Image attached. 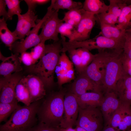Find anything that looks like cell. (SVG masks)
<instances>
[{"label": "cell", "instance_id": "cell-11", "mask_svg": "<svg viewBox=\"0 0 131 131\" xmlns=\"http://www.w3.org/2000/svg\"><path fill=\"white\" fill-rule=\"evenodd\" d=\"M18 73H15L9 76L0 78V103H9L17 101L15 97V88L23 78Z\"/></svg>", "mask_w": 131, "mask_h": 131}, {"label": "cell", "instance_id": "cell-25", "mask_svg": "<svg viewBox=\"0 0 131 131\" xmlns=\"http://www.w3.org/2000/svg\"><path fill=\"white\" fill-rule=\"evenodd\" d=\"M117 24V27L125 31L131 28V4L123 8L118 17Z\"/></svg>", "mask_w": 131, "mask_h": 131}, {"label": "cell", "instance_id": "cell-8", "mask_svg": "<svg viewBox=\"0 0 131 131\" xmlns=\"http://www.w3.org/2000/svg\"><path fill=\"white\" fill-rule=\"evenodd\" d=\"M54 3L52 2L50 5L47 8V12L41 19L38 21L37 24L32 30L28 35L25 39L20 41H16L13 44L11 50L15 53H20L26 52L28 49L34 47L40 43L41 40L38 35L40 28L48 18L50 15L54 11L53 7Z\"/></svg>", "mask_w": 131, "mask_h": 131}, {"label": "cell", "instance_id": "cell-46", "mask_svg": "<svg viewBox=\"0 0 131 131\" xmlns=\"http://www.w3.org/2000/svg\"><path fill=\"white\" fill-rule=\"evenodd\" d=\"M125 31H128L131 32V28L129 29L126 30Z\"/></svg>", "mask_w": 131, "mask_h": 131}, {"label": "cell", "instance_id": "cell-2", "mask_svg": "<svg viewBox=\"0 0 131 131\" xmlns=\"http://www.w3.org/2000/svg\"><path fill=\"white\" fill-rule=\"evenodd\" d=\"M66 92L61 89L50 93L43 99L37 114L39 122L50 126L60 127L63 118Z\"/></svg>", "mask_w": 131, "mask_h": 131}, {"label": "cell", "instance_id": "cell-34", "mask_svg": "<svg viewBox=\"0 0 131 131\" xmlns=\"http://www.w3.org/2000/svg\"><path fill=\"white\" fill-rule=\"evenodd\" d=\"M71 60L74 66L77 73L79 74L83 72L82 61L81 57L76 49L70 50L67 51Z\"/></svg>", "mask_w": 131, "mask_h": 131}, {"label": "cell", "instance_id": "cell-35", "mask_svg": "<svg viewBox=\"0 0 131 131\" xmlns=\"http://www.w3.org/2000/svg\"><path fill=\"white\" fill-rule=\"evenodd\" d=\"M45 42L41 41L34 47L30 52L33 58L34 64L37 62L42 55L45 50Z\"/></svg>", "mask_w": 131, "mask_h": 131}, {"label": "cell", "instance_id": "cell-48", "mask_svg": "<svg viewBox=\"0 0 131 131\" xmlns=\"http://www.w3.org/2000/svg\"><path fill=\"white\" fill-rule=\"evenodd\" d=\"M116 131H120V130H117Z\"/></svg>", "mask_w": 131, "mask_h": 131}, {"label": "cell", "instance_id": "cell-7", "mask_svg": "<svg viewBox=\"0 0 131 131\" xmlns=\"http://www.w3.org/2000/svg\"><path fill=\"white\" fill-rule=\"evenodd\" d=\"M124 42L115 41L107 38L100 32L94 38L82 41L70 42L69 46L72 49L83 48L89 51L95 49L98 50L106 49H123Z\"/></svg>", "mask_w": 131, "mask_h": 131}, {"label": "cell", "instance_id": "cell-39", "mask_svg": "<svg viewBox=\"0 0 131 131\" xmlns=\"http://www.w3.org/2000/svg\"><path fill=\"white\" fill-rule=\"evenodd\" d=\"M19 58L20 62H22L24 65L28 67L34 64L30 52L26 51L23 52L21 54V56L19 57Z\"/></svg>", "mask_w": 131, "mask_h": 131}, {"label": "cell", "instance_id": "cell-19", "mask_svg": "<svg viewBox=\"0 0 131 131\" xmlns=\"http://www.w3.org/2000/svg\"><path fill=\"white\" fill-rule=\"evenodd\" d=\"M73 68V64L66 52H62L55 70L59 87L65 84L67 74L71 69Z\"/></svg>", "mask_w": 131, "mask_h": 131}, {"label": "cell", "instance_id": "cell-21", "mask_svg": "<svg viewBox=\"0 0 131 131\" xmlns=\"http://www.w3.org/2000/svg\"><path fill=\"white\" fill-rule=\"evenodd\" d=\"M101 34L104 36L115 41L124 42L125 30L119 28L116 25H112L99 23Z\"/></svg>", "mask_w": 131, "mask_h": 131}, {"label": "cell", "instance_id": "cell-27", "mask_svg": "<svg viewBox=\"0 0 131 131\" xmlns=\"http://www.w3.org/2000/svg\"><path fill=\"white\" fill-rule=\"evenodd\" d=\"M83 11L82 8L69 10L65 13L62 20L75 28L81 20Z\"/></svg>", "mask_w": 131, "mask_h": 131}, {"label": "cell", "instance_id": "cell-14", "mask_svg": "<svg viewBox=\"0 0 131 131\" xmlns=\"http://www.w3.org/2000/svg\"><path fill=\"white\" fill-rule=\"evenodd\" d=\"M18 22L16 28L13 32L20 40H23L25 37L29 34L31 29L36 25L35 22L37 15L34 11L28 10L25 14L18 16Z\"/></svg>", "mask_w": 131, "mask_h": 131}, {"label": "cell", "instance_id": "cell-16", "mask_svg": "<svg viewBox=\"0 0 131 131\" xmlns=\"http://www.w3.org/2000/svg\"><path fill=\"white\" fill-rule=\"evenodd\" d=\"M29 90L32 103L43 99L46 95V88L41 79L31 74L24 77Z\"/></svg>", "mask_w": 131, "mask_h": 131}, {"label": "cell", "instance_id": "cell-5", "mask_svg": "<svg viewBox=\"0 0 131 131\" xmlns=\"http://www.w3.org/2000/svg\"><path fill=\"white\" fill-rule=\"evenodd\" d=\"M99 107L79 106V114L76 126L87 131H101L104 126L103 115Z\"/></svg>", "mask_w": 131, "mask_h": 131}, {"label": "cell", "instance_id": "cell-22", "mask_svg": "<svg viewBox=\"0 0 131 131\" xmlns=\"http://www.w3.org/2000/svg\"><path fill=\"white\" fill-rule=\"evenodd\" d=\"M6 21L3 17L0 19V38L1 40L11 50L13 44L19 38L8 27Z\"/></svg>", "mask_w": 131, "mask_h": 131}, {"label": "cell", "instance_id": "cell-33", "mask_svg": "<svg viewBox=\"0 0 131 131\" xmlns=\"http://www.w3.org/2000/svg\"><path fill=\"white\" fill-rule=\"evenodd\" d=\"M96 21L107 25L114 26L117 24L118 18L109 12L95 15Z\"/></svg>", "mask_w": 131, "mask_h": 131}, {"label": "cell", "instance_id": "cell-12", "mask_svg": "<svg viewBox=\"0 0 131 131\" xmlns=\"http://www.w3.org/2000/svg\"><path fill=\"white\" fill-rule=\"evenodd\" d=\"M58 10H54L43 24L42 31L39 34L41 41L45 42L49 39L52 40L54 41L60 40L58 36V29L60 25L63 21L58 17Z\"/></svg>", "mask_w": 131, "mask_h": 131}, {"label": "cell", "instance_id": "cell-37", "mask_svg": "<svg viewBox=\"0 0 131 131\" xmlns=\"http://www.w3.org/2000/svg\"><path fill=\"white\" fill-rule=\"evenodd\" d=\"M124 55L131 59V32L125 31V41L123 48Z\"/></svg>", "mask_w": 131, "mask_h": 131}, {"label": "cell", "instance_id": "cell-24", "mask_svg": "<svg viewBox=\"0 0 131 131\" xmlns=\"http://www.w3.org/2000/svg\"><path fill=\"white\" fill-rule=\"evenodd\" d=\"M82 9L95 15L107 12L109 5L100 0H85L83 3Z\"/></svg>", "mask_w": 131, "mask_h": 131}, {"label": "cell", "instance_id": "cell-41", "mask_svg": "<svg viewBox=\"0 0 131 131\" xmlns=\"http://www.w3.org/2000/svg\"><path fill=\"white\" fill-rule=\"evenodd\" d=\"M50 0H25L28 7V10L34 11L37 5L45 4Z\"/></svg>", "mask_w": 131, "mask_h": 131}, {"label": "cell", "instance_id": "cell-42", "mask_svg": "<svg viewBox=\"0 0 131 131\" xmlns=\"http://www.w3.org/2000/svg\"><path fill=\"white\" fill-rule=\"evenodd\" d=\"M6 5L5 0H0V16H2L6 21L8 20V12L6 9Z\"/></svg>", "mask_w": 131, "mask_h": 131}, {"label": "cell", "instance_id": "cell-23", "mask_svg": "<svg viewBox=\"0 0 131 131\" xmlns=\"http://www.w3.org/2000/svg\"><path fill=\"white\" fill-rule=\"evenodd\" d=\"M15 95L18 102H21L26 106H29L32 103L30 92L24 77L16 86Z\"/></svg>", "mask_w": 131, "mask_h": 131}, {"label": "cell", "instance_id": "cell-20", "mask_svg": "<svg viewBox=\"0 0 131 131\" xmlns=\"http://www.w3.org/2000/svg\"><path fill=\"white\" fill-rule=\"evenodd\" d=\"M76 97L79 106L81 108L100 107L104 98V94L101 92L92 91L87 92L79 96H76Z\"/></svg>", "mask_w": 131, "mask_h": 131}, {"label": "cell", "instance_id": "cell-32", "mask_svg": "<svg viewBox=\"0 0 131 131\" xmlns=\"http://www.w3.org/2000/svg\"><path fill=\"white\" fill-rule=\"evenodd\" d=\"M21 0H5L8 8V20H12L14 15L17 16L21 14L22 12L20 4Z\"/></svg>", "mask_w": 131, "mask_h": 131}, {"label": "cell", "instance_id": "cell-36", "mask_svg": "<svg viewBox=\"0 0 131 131\" xmlns=\"http://www.w3.org/2000/svg\"><path fill=\"white\" fill-rule=\"evenodd\" d=\"M74 27L66 23L62 22L58 26V32L61 36H66L69 39L73 33Z\"/></svg>", "mask_w": 131, "mask_h": 131}, {"label": "cell", "instance_id": "cell-38", "mask_svg": "<svg viewBox=\"0 0 131 131\" xmlns=\"http://www.w3.org/2000/svg\"><path fill=\"white\" fill-rule=\"evenodd\" d=\"M60 128L50 126L38 122L36 124L28 131H58Z\"/></svg>", "mask_w": 131, "mask_h": 131}, {"label": "cell", "instance_id": "cell-18", "mask_svg": "<svg viewBox=\"0 0 131 131\" xmlns=\"http://www.w3.org/2000/svg\"><path fill=\"white\" fill-rule=\"evenodd\" d=\"M113 91L121 103L131 105V77L126 74L120 78Z\"/></svg>", "mask_w": 131, "mask_h": 131}, {"label": "cell", "instance_id": "cell-9", "mask_svg": "<svg viewBox=\"0 0 131 131\" xmlns=\"http://www.w3.org/2000/svg\"><path fill=\"white\" fill-rule=\"evenodd\" d=\"M64 107L63 118L60 127H73L76 125L79 114V106L76 96L70 91L66 92Z\"/></svg>", "mask_w": 131, "mask_h": 131}, {"label": "cell", "instance_id": "cell-28", "mask_svg": "<svg viewBox=\"0 0 131 131\" xmlns=\"http://www.w3.org/2000/svg\"><path fill=\"white\" fill-rule=\"evenodd\" d=\"M83 4L72 0H57L55 3L53 9L54 10L60 9H67L69 10L82 8Z\"/></svg>", "mask_w": 131, "mask_h": 131}, {"label": "cell", "instance_id": "cell-45", "mask_svg": "<svg viewBox=\"0 0 131 131\" xmlns=\"http://www.w3.org/2000/svg\"><path fill=\"white\" fill-rule=\"evenodd\" d=\"M75 129L76 131H87L84 129L78 126H76Z\"/></svg>", "mask_w": 131, "mask_h": 131}, {"label": "cell", "instance_id": "cell-29", "mask_svg": "<svg viewBox=\"0 0 131 131\" xmlns=\"http://www.w3.org/2000/svg\"><path fill=\"white\" fill-rule=\"evenodd\" d=\"M17 101L9 103H0V123L6 122L8 117L19 106Z\"/></svg>", "mask_w": 131, "mask_h": 131}, {"label": "cell", "instance_id": "cell-15", "mask_svg": "<svg viewBox=\"0 0 131 131\" xmlns=\"http://www.w3.org/2000/svg\"><path fill=\"white\" fill-rule=\"evenodd\" d=\"M90 90L102 92L101 89L94 82L81 74H79L72 83L69 91L78 97Z\"/></svg>", "mask_w": 131, "mask_h": 131}, {"label": "cell", "instance_id": "cell-13", "mask_svg": "<svg viewBox=\"0 0 131 131\" xmlns=\"http://www.w3.org/2000/svg\"><path fill=\"white\" fill-rule=\"evenodd\" d=\"M121 103L114 91L104 94V98L100 107L104 118V126L107 125Z\"/></svg>", "mask_w": 131, "mask_h": 131}, {"label": "cell", "instance_id": "cell-6", "mask_svg": "<svg viewBox=\"0 0 131 131\" xmlns=\"http://www.w3.org/2000/svg\"><path fill=\"white\" fill-rule=\"evenodd\" d=\"M112 49L99 50L95 58L82 73L88 77L101 89L106 63Z\"/></svg>", "mask_w": 131, "mask_h": 131}, {"label": "cell", "instance_id": "cell-26", "mask_svg": "<svg viewBox=\"0 0 131 131\" xmlns=\"http://www.w3.org/2000/svg\"><path fill=\"white\" fill-rule=\"evenodd\" d=\"M131 108V105L130 104L121 103L107 126L118 130V127L120 123L126 113Z\"/></svg>", "mask_w": 131, "mask_h": 131}, {"label": "cell", "instance_id": "cell-3", "mask_svg": "<svg viewBox=\"0 0 131 131\" xmlns=\"http://www.w3.org/2000/svg\"><path fill=\"white\" fill-rule=\"evenodd\" d=\"M43 99L29 106H19L8 120L0 125V131H28L38 122L37 114Z\"/></svg>", "mask_w": 131, "mask_h": 131}, {"label": "cell", "instance_id": "cell-4", "mask_svg": "<svg viewBox=\"0 0 131 131\" xmlns=\"http://www.w3.org/2000/svg\"><path fill=\"white\" fill-rule=\"evenodd\" d=\"M123 53V49H113L107 61L101 85L104 94L106 92L113 91L117 82L126 74L122 62Z\"/></svg>", "mask_w": 131, "mask_h": 131}, {"label": "cell", "instance_id": "cell-10", "mask_svg": "<svg viewBox=\"0 0 131 131\" xmlns=\"http://www.w3.org/2000/svg\"><path fill=\"white\" fill-rule=\"evenodd\" d=\"M96 21L94 14L83 9L82 18L74 28L68 41H82L90 39L91 31Z\"/></svg>", "mask_w": 131, "mask_h": 131}, {"label": "cell", "instance_id": "cell-31", "mask_svg": "<svg viewBox=\"0 0 131 131\" xmlns=\"http://www.w3.org/2000/svg\"><path fill=\"white\" fill-rule=\"evenodd\" d=\"M76 49L81 59L83 72L93 60L96 55L92 54L85 49L79 48Z\"/></svg>", "mask_w": 131, "mask_h": 131}, {"label": "cell", "instance_id": "cell-40", "mask_svg": "<svg viewBox=\"0 0 131 131\" xmlns=\"http://www.w3.org/2000/svg\"><path fill=\"white\" fill-rule=\"evenodd\" d=\"M122 62L125 73L131 77V59L126 57L123 53L122 57Z\"/></svg>", "mask_w": 131, "mask_h": 131}, {"label": "cell", "instance_id": "cell-44", "mask_svg": "<svg viewBox=\"0 0 131 131\" xmlns=\"http://www.w3.org/2000/svg\"><path fill=\"white\" fill-rule=\"evenodd\" d=\"M58 131H76V130L75 128L74 129L73 127L64 128L60 127Z\"/></svg>", "mask_w": 131, "mask_h": 131}, {"label": "cell", "instance_id": "cell-43", "mask_svg": "<svg viewBox=\"0 0 131 131\" xmlns=\"http://www.w3.org/2000/svg\"><path fill=\"white\" fill-rule=\"evenodd\" d=\"M117 129L110 126H104L103 129L101 131H116Z\"/></svg>", "mask_w": 131, "mask_h": 131}, {"label": "cell", "instance_id": "cell-47", "mask_svg": "<svg viewBox=\"0 0 131 131\" xmlns=\"http://www.w3.org/2000/svg\"><path fill=\"white\" fill-rule=\"evenodd\" d=\"M128 131H131V128Z\"/></svg>", "mask_w": 131, "mask_h": 131}, {"label": "cell", "instance_id": "cell-17", "mask_svg": "<svg viewBox=\"0 0 131 131\" xmlns=\"http://www.w3.org/2000/svg\"><path fill=\"white\" fill-rule=\"evenodd\" d=\"M19 54H12L9 57L4 56L0 52V74L3 77L9 76L15 72H19L23 70L19 57Z\"/></svg>", "mask_w": 131, "mask_h": 131}, {"label": "cell", "instance_id": "cell-1", "mask_svg": "<svg viewBox=\"0 0 131 131\" xmlns=\"http://www.w3.org/2000/svg\"><path fill=\"white\" fill-rule=\"evenodd\" d=\"M62 48L61 40L45 45L44 52L39 61L27 69L31 74H35L41 79L45 88H51L54 84V74Z\"/></svg>", "mask_w": 131, "mask_h": 131}, {"label": "cell", "instance_id": "cell-30", "mask_svg": "<svg viewBox=\"0 0 131 131\" xmlns=\"http://www.w3.org/2000/svg\"><path fill=\"white\" fill-rule=\"evenodd\" d=\"M109 4L108 12L118 18L123 8L129 4V0H109Z\"/></svg>", "mask_w": 131, "mask_h": 131}]
</instances>
